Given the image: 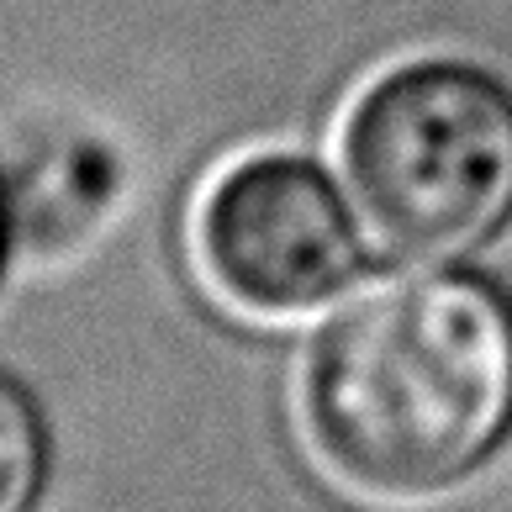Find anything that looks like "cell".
<instances>
[{
    "label": "cell",
    "instance_id": "4",
    "mask_svg": "<svg viewBox=\"0 0 512 512\" xmlns=\"http://www.w3.org/2000/svg\"><path fill=\"white\" fill-rule=\"evenodd\" d=\"M48 476L43 412L16 375L0 370V512H32Z\"/></svg>",
    "mask_w": 512,
    "mask_h": 512
},
{
    "label": "cell",
    "instance_id": "2",
    "mask_svg": "<svg viewBox=\"0 0 512 512\" xmlns=\"http://www.w3.org/2000/svg\"><path fill=\"white\" fill-rule=\"evenodd\" d=\"M344 169L391 249H476L512 217V90L460 59L391 69L349 111Z\"/></svg>",
    "mask_w": 512,
    "mask_h": 512
},
{
    "label": "cell",
    "instance_id": "3",
    "mask_svg": "<svg viewBox=\"0 0 512 512\" xmlns=\"http://www.w3.org/2000/svg\"><path fill=\"white\" fill-rule=\"evenodd\" d=\"M206 280L254 317H301L359 275V227L312 159L254 154L227 164L196 206Z\"/></svg>",
    "mask_w": 512,
    "mask_h": 512
},
{
    "label": "cell",
    "instance_id": "1",
    "mask_svg": "<svg viewBox=\"0 0 512 512\" xmlns=\"http://www.w3.org/2000/svg\"><path fill=\"white\" fill-rule=\"evenodd\" d=\"M301 412L322 465L365 497L423 502L512 433V301L470 270H407L317 333Z\"/></svg>",
    "mask_w": 512,
    "mask_h": 512
}]
</instances>
